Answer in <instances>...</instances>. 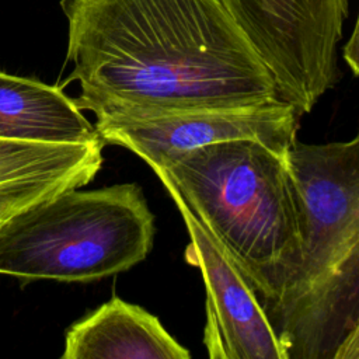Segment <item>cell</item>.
Returning <instances> with one entry per match:
<instances>
[{"label": "cell", "instance_id": "cell-1", "mask_svg": "<svg viewBox=\"0 0 359 359\" xmlns=\"http://www.w3.org/2000/svg\"><path fill=\"white\" fill-rule=\"evenodd\" d=\"M69 80L88 111L233 107L280 100L222 0H62Z\"/></svg>", "mask_w": 359, "mask_h": 359}, {"label": "cell", "instance_id": "cell-2", "mask_svg": "<svg viewBox=\"0 0 359 359\" xmlns=\"http://www.w3.org/2000/svg\"><path fill=\"white\" fill-rule=\"evenodd\" d=\"M302 220V261L264 309L287 359H334L359 320V130L287 154Z\"/></svg>", "mask_w": 359, "mask_h": 359}, {"label": "cell", "instance_id": "cell-3", "mask_svg": "<svg viewBox=\"0 0 359 359\" xmlns=\"http://www.w3.org/2000/svg\"><path fill=\"white\" fill-rule=\"evenodd\" d=\"M153 172L172 185L258 294L272 303L302 261V220L287 161L254 140L172 156Z\"/></svg>", "mask_w": 359, "mask_h": 359}, {"label": "cell", "instance_id": "cell-4", "mask_svg": "<svg viewBox=\"0 0 359 359\" xmlns=\"http://www.w3.org/2000/svg\"><path fill=\"white\" fill-rule=\"evenodd\" d=\"M154 231V215L135 182L66 189L0 227V273L22 282L98 280L142 262Z\"/></svg>", "mask_w": 359, "mask_h": 359}, {"label": "cell", "instance_id": "cell-5", "mask_svg": "<svg viewBox=\"0 0 359 359\" xmlns=\"http://www.w3.org/2000/svg\"><path fill=\"white\" fill-rule=\"evenodd\" d=\"M271 72L279 98L309 114L339 80L348 0H222Z\"/></svg>", "mask_w": 359, "mask_h": 359}, {"label": "cell", "instance_id": "cell-6", "mask_svg": "<svg viewBox=\"0 0 359 359\" xmlns=\"http://www.w3.org/2000/svg\"><path fill=\"white\" fill-rule=\"evenodd\" d=\"M93 112L104 143L130 150L151 170L175 154L231 140L258 142L287 161L302 116L283 100L165 111L104 107Z\"/></svg>", "mask_w": 359, "mask_h": 359}, {"label": "cell", "instance_id": "cell-7", "mask_svg": "<svg viewBox=\"0 0 359 359\" xmlns=\"http://www.w3.org/2000/svg\"><path fill=\"white\" fill-rule=\"evenodd\" d=\"M189 236L185 259L198 266L205 285L203 345L210 359H287L258 294L210 230L178 191L161 182Z\"/></svg>", "mask_w": 359, "mask_h": 359}, {"label": "cell", "instance_id": "cell-8", "mask_svg": "<svg viewBox=\"0 0 359 359\" xmlns=\"http://www.w3.org/2000/svg\"><path fill=\"white\" fill-rule=\"evenodd\" d=\"M62 359H189L158 317L118 296L73 323Z\"/></svg>", "mask_w": 359, "mask_h": 359}, {"label": "cell", "instance_id": "cell-9", "mask_svg": "<svg viewBox=\"0 0 359 359\" xmlns=\"http://www.w3.org/2000/svg\"><path fill=\"white\" fill-rule=\"evenodd\" d=\"M0 139L50 144L102 142L59 87L0 72Z\"/></svg>", "mask_w": 359, "mask_h": 359}, {"label": "cell", "instance_id": "cell-10", "mask_svg": "<svg viewBox=\"0 0 359 359\" xmlns=\"http://www.w3.org/2000/svg\"><path fill=\"white\" fill-rule=\"evenodd\" d=\"M102 144H50L0 139V185L69 174L97 175Z\"/></svg>", "mask_w": 359, "mask_h": 359}, {"label": "cell", "instance_id": "cell-11", "mask_svg": "<svg viewBox=\"0 0 359 359\" xmlns=\"http://www.w3.org/2000/svg\"><path fill=\"white\" fill-rule=\"evenodd\" d=\"M94 175L69 174L46 178L21 180L0 185V227L15 213L59 192L87 185Z\"/></svg>", "mask_w": 359, "mask_h": 359}, {"label": "cell", "instance_id": "cell-12", "mask_svg": "<svg viewBox=\"0 0 359 359\" xmlns=\"http://www.w3.org/2000/svg\"><path fill=\"white\" fill-rule=\"evenodd\" d=\"M344 59L352 73L359 77V14L353 31L344 46Z\"/></svg>", "mask_w": 359, "mask_h": 359}, {"label": "cell", "instance_id": "cell-13", "mask_svg": "<svg viewBox=\"0 0 359 359\" xmlns=\"http://www.w3.org/2000/svg\"><path fill=\"white\" fill-rule=\"evenodd\" d=\"M334 359H359V320L338 346Z\"/></svg>", "mask_w": 359, "mask_h": 359}]
</instances>
